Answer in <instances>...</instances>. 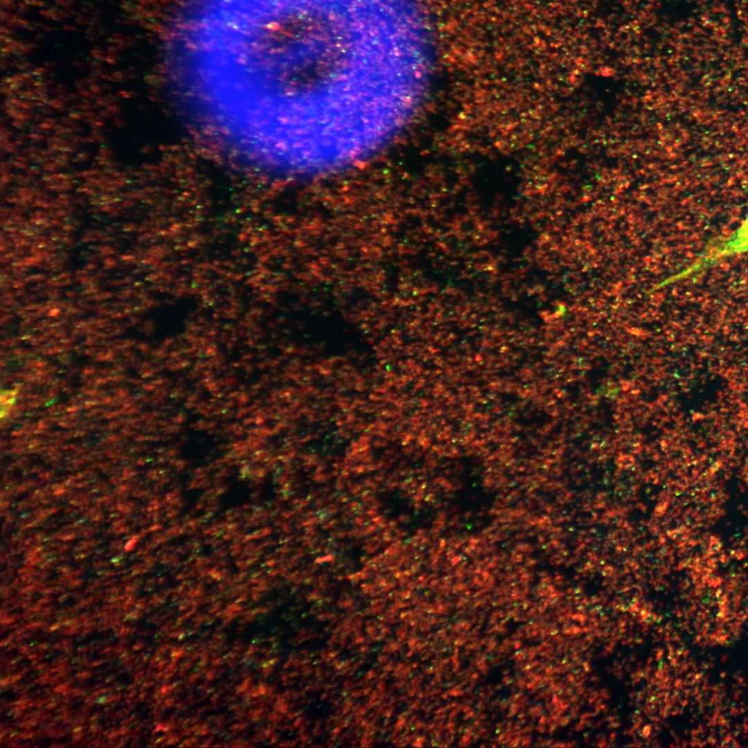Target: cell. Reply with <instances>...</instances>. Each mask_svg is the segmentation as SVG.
Segmentation results:
<instances>
[{
  "mask_svg": "<svg viewBox=\"0 0 748 748\" xmlns=\"http://www.w3.org/2000/svg\"><path fill=\"white\" fill-rule=\"evenodd\" d=\"M408 28L406 0H242L231 49L254 95L319 112L393 77Z\"/></svg>",
  "mask_w": 748,
  "mask_h": 748,
  "instance_id": "obj_1",
  "label": "cell"
},
{
  "mask_svg": "<svg viewBox=\"0 0 748 748\" xmlns=\"http://www.w3.org/2000/svg\"><path fill=\"white\" fill-rule=\"evenodd\" d=\"M748 252V214L727 236L715 240L684 272L685 275L706 270L720 261Z\"/></svg>",
  "mask_w": 748,
  "mask_h": 748,
  "instance_id": "obj_2",
  "label": "cell"
}]
</instances>
